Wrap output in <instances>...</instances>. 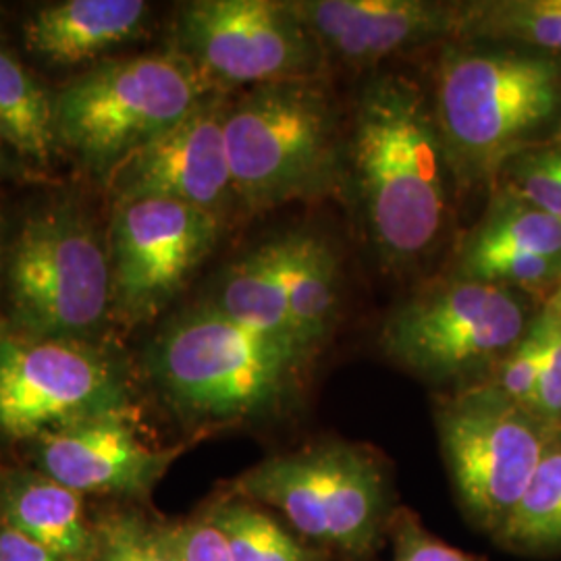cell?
Listing matches in <instances>:
<instances>
[{
  "mask_svg": "<svg viewBox=\"0 0 561 561\" xmlns=\"http://www.w3.org/2000/svg\"><path fill=\"white\" fill-rule=\"evenodd\" d=\"M545 352V321L541 312L530 322L522 340L497 362L484 381L500 389L507 400L533 412Z\"/></svg>",
  "mask_w": 561,
  "mask_h": 561,
  "instance_id": "27",
  "label": "cell"
},
{
  "mask_svg": "<svg viewBox=\"0 0 561 561\" xmlns=\"http://www.w3.org/2000/svg\"><path fill=\"white\" fill-rule=\"evenodd\" d=\"M0 136L20 154L48 162L57 141L55 101L30 71L0 46Z\"/></svg>",
  "mask_w": 561,
  "mask_h": 561,
  "instance_id": "23",
  "label": "cell"
},
{
  "mask_svg": "<svg viewBox=\"0 0 561 561\" xmlns=\"http://www.w3.org/2000/svg\"><path fill=\"white\" fill-rule=\"evenodd\" d=\"M561 108V59L449 44L439 57L433 113L447 169L463 190L500 180Z\"/></svg>",
  "mask_w": 561,
  "mask_h": 561,
  "instance_id": "2",
  "label": "cell"
},
{
  "mask_svg": "<svg viewBox=\"0 0 561 561\" xmlns=\"http://www.w3.org/2000/svg\"><path fill=\"white\" fill-rule=\"evenodd\" d=\"M178 545L181 561H233L221 528L208 514L178 526Z\"/></svg>",
  "mask_w": 561,
  "mask_h": 561,
  "instance_id": "30",
  "label": "cell"
},
{
  "mask_svg": "<svg viewBox=\"0 0 561 561\" xmlns=\"http://www.w3.org/2000/svg\"><path fill=\"white\" fill-rule=\"evenodd\" d=\"M148 362L164 400L198 424L279 412L300 393L312 364L298 350L241 327L213 306L171 322Z\"/></svg>",
  "mask_w": 561,
  "mask_h": 561,
  "instance_id": "4",
  "label": "cell"
},
{
  "mask_svg": "<svg viewBox=\"0 0 561 561\" xmlns=\"http://www.w3.org/2000/svg\"><path fill=\"white\" fill-rule=\"evenodd\" d=\"M225 146L248 215L333 198L347 181V140L324 78L248 88L227 104Z\"/></svg>",
  "mask_w": 561,
  "mask_h": 561,
  "instance_id": "3",
  "label": "cell"
},
{
  "mask_svg": "<svg viewBox=\"0 0 561 561\" xmlns=\"http://www.w3.org/2000/svg\"><path fill=\"white\" fill-rule=\"evenodd\" d=\"M180 451L144 443L131 412L80 422L36 442L41 472L80 495L148 493Z\"/></svg>",
  "mask_w": 561,
  "mask_h": 561,
  "instance_id": "15",
  "label": "cell"
},
{
  "mask_svg": "<svg viewBox=\"0 0 561 561\" xmlns=\"http://www.w3.org/2000/svg\"><path fill=\"white\" fill-rule=\"evenodd\" d=\"M454 42H495L561 59V0L456 2Z\"/></svg>",
  "mask_w": 561,
  "mask_h": 561,
  "instance_id": "20",
  "label": "cell"
},
{
  "mask_svg": "<svg viewBox=\"0 0 561 561\" xmlns=\"http://www.w3.org/2000/svg\"><path fill=\"white\" fill-rule=\"evenodd\" d=\"M0 561H62L38 542L0 522Z\"/></svg>",
  "mask_w": 561,
  "mask_h": 561,
  "instance_id": "31",
  "label": "cell"
},
{
  "mask_svg": "<svg viewBox=\"0 0 561 561\" xmlns=\"http://www.w3.org/2000/svg\"><path fill=\"white\" fill-rule=\"evenodd\" d=\"M148 11L141 0H67L41 9L23 38L30 53L53 65H80L134 41Z\"/></svg>",
  "mask_w": 561,
  "mask_h": 561,
  "instance_id": "16",
  "label": "cell"
},
{
  "mask_svg": "<svg viewBox=\"0 0 561 561\" xmlns=\"http://www.w3.org/2000/svg\"><path fill=\"white\" fill-rule=\"evenodd\" d=\"M551 144H558V146H561V121H560V127H558V131H556V136L551 138Z\"/></svg>",
  "mask_w": 561,
  "mask_h": 561,
  "instance_id": "32",
  "label": "cell"
},
{
  "mask_svg": "<svg viewBox=\"0 0 561 561\" xmlns=\"http://www.w3.org/2000/svg\"><path fill=\"white\" fill-rule=\"evenodd\" d=\"M210 94L175 50L104 62L55 99L57 141L106 175Z\"/></svg>",
  "mask_w": 561,
  "mask_h": 561,
  "instance_id": "6",
  "label": "cell"
},
{
  "mask_svg": "<svg viewBox=\"0 0 561 561\" xmlns=\"http://www.w3.org/2000/svg\"><path fill=\"white\" fill-rule=\"evenodd\" d=\"M208 516L219 526L233 561H327L321 547L289 533L262 512L261 505L243 497L219 502Z\"/></svg>",
  "mask_w": 561,
  "mask_h": 561,
  "instance_id": "24",
  "label": "cell"
},
{
  "mask_svg": "<svg viewBox=\"0 0 561 561\" xmlns=\"http://www.w3.org/2000/svg\"><path fill=\"white\" fill-rule=\"evenodd\" d=\"M545 352L533 414L547 426H561V301L551 296L541 310Z\"/></svg>",
  "mask_w": 561,
  "mask_h": 561,
  "instance_id": "28",
  "label": "cell"
},
{
  "mask_svg": "<svg viewBox=\"0 0 561 561\" xmlns=\"http://www.w3.org/2000/svg\"><path fill=\"white\" fill-rule=\"evenodd\" d=\"M533 322V321H530ZM514 289L454 277L403 301L382 327V350L433 382L486 373L530 327Z\"/></svg>",
  "mask_w": 561,
  "mask_h": 561,
  "instance_id": "9",
  "label": "cell"
},
{
  "mask_svg": "<svg viewBox=\"0 0 561 561\" xmlns=\"http://www.w3.org/2000/svg\"><path fill=\"white\" fill-rule=\"evenodd\" d=\"M435 424L461 507L497 539L533 479L549 426L489 381L437 401Z\"/></svg>",
  "mask_w": 561,
  "mask_h": 561,
  "instance_id": "8",
  "label": "cell"
},
{
  "mask_svg": "<svg viewBox=\"0 0 561 561\" xmlns=\"http://www.w3.org/2000/svg\"><path fill=\"white\" fill-rule=\"evenodd\" d=\"M497 541L522 553L561 551V426H549L533 479Z\"/></svg>",
  "mask_w": 561,
  "mask_h": 561,
  "instance_id": "22",
  "label": "cell"
},
{
  "mask_svg": "<svg viewBox=\"0 0 561 561\" xmlns=\"http://www.w3.org/2000/svg\"><path fill=\"white\" fill-rule=\"evenodd\" d=\"M9 324L48 340L88 341L111 317L108 243L73 206L23 225L7 262Z\"/></svg>",
  "mask_w": 561,
  "mask_h": 561,
  "instance_id": "7",
  "label": "cell"
},
{
  "mask_svg": "<svg viewBox=\"0 0 561 561\" xmlns=\"http://www.w3.org/2000/svg\"><path fill=\"white\" fill-rule=\"evenodd\" d=\"M497 254L561 256V222L500 185L479 227L461 243L458 262Z\"/></svg>",
  "mask_w": 561,
  "mask_h": 561,
  "instance_id": "21",
  "label": "cell"
},
{
  "mask_svg": "<svg viewBox=\"0 0 561 561\" xmlns=\"http://www.w3.org/2000/svg\"><path fill=\"white\" fill-rule=\"evenodd\" d=\"M92 561H181L178 528L119 516L102 524L94 537Z\"/></svg>",
  "mask_w": 561,
  "mask_h": 561,
  "instance_id": "25",
  "label": "cell"
},
{
  "mask_svg": "<svg viewBox=\"0 0 561 561\" xmlns=\"http://www.w3.org/2000/svg\"><path fill=\"white\" fill-rule=\"evenodd\" d=\"M340 259L312 233H289V319L301 352L317 358L329 337L340 298Z\"/></svg>",
  "mask_w": 561,
  "mask_h": 561,
  "instance_id": "19",
  "label": "cell"
},
{
  "mask_svg": "<svg viewBox=\"0 0 561 561\" xmlns=\"http://www.w3.org/2000/svg\"><path fill=\"white\" fill-rule=\"evenodd\" d=\"M329 67L373 69L426 44L454 41L456 2L291 0Z\"/></svg>",
  "mask_w": 561,
  "mask_h": 561,
  "instance_id": "14",
  "label": "cell"
},
{
  "mask_svg": "<svg viewBox=\"0 0 561 561\" xmlns=\"http://www.w3.org/2000/svg\"><path fill=\"white\" fill-rule=\"evenodd\" d=\"M449 173L433 104L398 73L366 81L347 138V178L387 266L422 261L442 238Z\"/></svg>",
  "mask_w": 561,
  "mask_h": 561,
  "instance_id": "1",
  "label": "cell"
},
{
  "mask_svg": "<svg viewBox=\"0 0 561 561\" xmlns=\"http://www.w3.org/2000/svg\"><path fill=\"white\" fill-rule=\"evenodd\" d=\"M393 561H481L433 537L410 512H393L389 524Z\"/></svg>",
  "mask_w": 561,
  "mask_h": 561,
  "instance_id": "29",
  "label": "cell"
},
{
  "mask_svg": "<svg viewBox=\"0 0 561 561\" xmlns=\"http://www.w3.org/2000/svg\"><path fill=\"white\" fill-rule=\"evenodd\" d=\"M0 141H2V136H0Z\"/></svg>",
  "mask_w": 561,
  "mask_h": 561,
  "instance_id": "34",
  "label": "cell"
},
{
  "mask_svg": "<svg viewBox=\"0 0 561 561\" xmlns=\"http://www.w3.org/2000/svg\"><path fill=\"white\" fill-rule=\"evenodd\" d=\"M500 183L561 222V146L537 144L503 167Z\"/></svg>",
  "mask_w": 561,
  "mask_h": 561,
  "instance_id": "26",
  "label": "cell"
},
{
  "mask_svg": "<svg viewBox=\"0 0 561 561\" xmlns=\"http://www.w3.org/2000/svg\"><path fill=\"white\" fill-rule=\"evenodd\" d=\"M0 522L62 561L90 558L94 549L80 493L44 472L11 470L0 477Z\"/></svg>",
  "mask_w": 561,
  "mask_h": 561,
  "instance_id": "17",
  "label": "cell"
},
{
  "mask_svg": "<svg viewBox=\"0 0 561 561\" xmlns=\"http://www.w3.org/2000/svg\"><path fill=\"white\" fill-rule=\"evenodd\" d=\"M236 493L279 510L296 535L329 556H370L393 518L382 461L356 443H312L266 458L241 474Z\"/></svg>",
  "mask_w": 561,
  "mask_h": 561,
  "instance_id": "5",
  "label": "cell"
},
{
  "mask_svg": "<svg viewBox=\"0 0 561 561\" xmlns=\"http://www.w3.org/2000/svg\"><path fill=\"white\" fill-rule=\"evenodd\" d=\"M129 412L119 364L90 341L48 340L0 322V437H42Z\"/></svg>",
  "mask_w": 561,
  "mask_h": 561,
  "instance_id": "10",
  "label": "cell"
},
{
  "mask_svg": "<svg viewBox=\"0 0 561 561\" xmlns=\"http://www.w3.org/2000/svg\"><path fill=\"white\" fill-rule=\"evenodd\" d=\"M227 94L215 92L178 125L148 141L106 173L123 202L173 201L225 219L238 206L225 146Z\"/></svg>",
  "mask_w": 561,
  "mask_h": 561,
  "instance_id": "13",
  "label": "cell"
},
{
  "mask_svg": "<svg viewBox=\"0 0 561 561\" xmlns=\"http://www.w3.org/2000/svg\"><path fill=\"white\" fill-rule=\"evenodd\" d=\"M553 296H556V298H558V300L561 301V285H560V287H558V291H556V294H553Z\"/></svg>",
  "mask_w": 561,
  "mask_h": 561,
  "instance_id": "33",
  "label": "cell"
},
{
  "mask_svg": "<svg viewBox=\"0 0 561 561\" xmlns=\"http://www.w3.org/2000/svg\"><path fill=\"white\" fill-rule=\"evenodd\" d=\"M175 53L221 94L331 69L291 0L187 2L175 21Z\"/></svg>",
  "mask_w": 561,
  "mask_h": 561,
  "instance_id": "11",
  "label": "cell"
},
{
  "mask_svg": "<svg viewBox=\"0 0 561 561\" xmlns=\"http://www.w3.org/2000/svg\"><path fill=\"white\" fill-rule=\"evenodd\" d=\"M221 231L222 219L181 202L117 204L108 233L111 317L125 327L157 319L213 254Z\"/></svg>",
  "mask_w": 561,
  "mask_h": 561,
  "instance_id": "12",
  "label": "cell"
},
{
  "mask_svg": "<svg viewBox=\"0 0 561 561\" xmlns=\"http://www.w3.org/2000/svg\"><path fill=\"white\" fill-rule=\"evenodd\" d=\"M210 306L241 327L304 354L289 319V233L262 243L231 264Z\"/></svg>",
  "mask_w": 561,
  "mask_h": 561,
  "instance_id": "18",
  "label": "cell"
}]
</instances>
